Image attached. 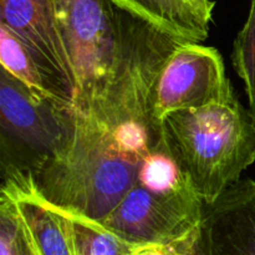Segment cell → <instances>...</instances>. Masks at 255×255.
Returning a JSON list of instances; mask_svg holds the SVG:
<instances>
[{
  "label": "cell",
  "mask_w": 255,
  "mask_h": 255,
  "mask_svg": "<svg viewBox=\"0 0 255 255\" xmlns=\"http://www.w3.org/2000/svg\"><path fill=\"white\" fill-rule=\"evenodd\" d=\"M1 69L37 99L74 107V96L42 66L34 52L4 24H0Z\"/></svg>",
  "instance_id": "10"
},
{
  "label": "cell",
  "mask_w": 255,
  "mask_h": 255,
  "mask_svg": "<svg viewBox=\"0 0 255 255\" xmlns=\"http://www.w3.org/2000/svg\"><path fill=\"white\" fill-rule=\"evenodd\" d=\"M119 9V44L109 80L72 107L66 144L32 173L37 196L66 213L100 222L136 183L166 134L152 115L154 82L178 40Z\"/></svg>",
  "instance_id": "1"
},
{
  "label": "cell",
  "mask_w": 255,
  "mask_h": 255,
  "mask_svg": "<svg viewBox=\"0 0 255 255\" xmlns=\"http://www.w3.org/2000/svg\"><path fill=\"white\" fill-rule=\"evenodd\" d=\"M197 249L201 255H255V179H241L206 206Z\"/></svg>",
  "instance_id": "8"
},
{
  "label": "cell",
  "mask_w": 255,
  "mask_h": 255,
  "mask_svg": "<svg viewBox=\"0 0 255 255\" xmlns=\"http://www.w3.org/2000/svg\"><path fill=\"white\" fill-rule=\"evenodd\" d=\"M198 237L173 244L133 246L131 255H194L197 252Z\"/></svg>",
  "instance_id": "15"
},
{
  "label": "cell",
  "mask_w": 255,
  "mask_h": 255,
  "mask_svg": "<svg viewBox=\"0 0 255 255\" xmlns=\"http://www.w3.org/2000/svg\"><path fill=\"white\" fill-rule=\"evenodd\" d=\"M56 9L76 79L77 104L109 80L119 44V9L111 0H56Z\"/></svg>",
  "instance_id": "5"
},
{
  "label": "cell",
  "mask_w": 255,
  "mask_h": 255,
  "mask_svg": "<svg viewBox=\"0 0 255 255\" xmlns=\"http://www.w3.org/2000/svg\"><path fill=\"white\" fill-rule=\"evenodd\" d=\"M1 194L12 201L37 255H79L72 221L37 196L20 172L2 174Z\"/></svg>",
  "instance_id": "9"
},
{
  "label": "cell",
  "mask_w": 255,
  "mask_h": 255,
  "mask_svg": "<svg viewBox=\"0 0 255 255\" xmlns=\"http://www.w3.org/2000/svg\"><path fill=\"white\" fill-rule=\"evenodd\" d=\"M194 255H201V254H199V253H198V249H197V252H196V254H194Z\"/></svg>",
  "instance_id": "17"
},
{
  "label": "cell",
  "mask_w": 255,
  "mask_h": 255,
  "mask_svg": "<svg viewBox=\"0 0 255 255\" xmlns=\"http://www.w3.org/2000/svg\"><path fill=\"white\" fill-rule=\"evenodd\" d=\"M0 255H37L22 229L11 199L0 197Z\"/></svg>",
  "instance_id": "14"
},
{
  "label": "cell",
  "mask_w": 255,
  "mask_h": 255,
  "mask_svg": "<svg viewBox=\"0 0 255 255\" xmlns=\"http://www.w3.org/2000/svg\"><path fill=\"white\" fill-rule=\"evenodd\" d=\"M64 213L74 224L79 255H131L133 246L122 241L116 234L104 228L101 224L84 217L66 212Z\"/></svg>",
  "instance_id": "12"
},
{
  "label": "cell",
  "mask_w": 255,
  "mask_h": 255,
  "mask_svg": "<svg viewBox=\"0 0 255 255\" xmlns=\"http://www.w3.org/2000/svg\"><path fill=\"white\" fill-rule=\"evenodd\" d=\"M204 208L193 184L171 192H151L133 184L96 223L131 246L173 244L199 236Z\"/></svg>",
  "instance_id": "4"
},
{
  "label": "cell",
  "mask_w": 255,
  "mask_h": 255,
  "mask_svg": "<svg viewBox=\"0 0 255 255\" xmlns=\"http://www.w3.org/2000/svg\"><path fill=\"white\" fill-rule=\"evenodd\" d=\"M124 11L148 22L163 34L184 42H202L209 29L182 0H111Z\"/></svg>",
  "instance_id": "11"
},
{
  "label": "cell",
  "mask_w": 255,
  "mask_h": 255,
  "mask_svg": "<svg viewBox=\"0 0 255 255\" xmlns=\"http://www.w3.org/2000/svg\"><path fill=\"white\" fill-rule=\"evenodd\" d=\"M0 126L2 173H32L65 147L72 129V109L37 99L1 69Z\"/></svg>",
  "instance_id": "3"
},
{
  "label": "cell",
  "mask_w": 255,
  "mask_h": 255,
  "mask_svg": "<svg viewBox=\"0 0 255 255\" xmlns=\"http://www.w3.org/2000/svg\"><path fill=\"white\" fill-rule=\"evenodd\" d=\"M232 62L244 84L249 111L255 122V0H251L248 17L234 40Z\"/></svg>",
  "instance_id": "13"
},
{
  "label": "cell",
  "mask_w": 255,
  "mask_h": 255,
  "mask_svg": "<svg viewBox=\"0 0 255 255\" xmlns=\"http://www.w3.org/2000/svg\"><path fill=\"white\" fill-rule=\"evenodd\" d=\"M182 1L191 9V11L196 15L201 24L209 29L212 14H213L214 5H216L214 0H182Z\"/></svg>",
  "instance_id": "16"
},
{
  "label": "cell",
  "mask_w": 255,
  "mask_h": 255,
  "mask_svg": "<svg viewBox=\"0 0 255 255\" xmlns=\"http://www.w3.org/2000/svg\"><path fill=\"white\" fill-rule=\"evenodd\" d=\"M236 97L221 52L201 42H179L154 82L152 115L158 124L176 112L198 110Z\"/></svg>",
  "instance_id": "6"
},
{
  "label": "cell",
  "mask_w": 255,
  "mask_h": 255,
  "mask_svg": "<svg viewBox=\"0 0 255 255\" xmlns=\"http://www.w3.org/2000/svg\"><path fill=\"white\" fill-rule=\"evenodd\" d=\"M0 24L29 46L75 100L76 79L59 24L56 0H0Z\"/></svg>",
  "instance_id": "7"
},
{
  "label": "cell",
  "mask_w": 255,
  "mask_h": 255,
  "mask_svg": "<svg viewBox=\"0 0 255 255\" xmlns=\"http://www.w3.org/2000/svg\"><path fill=\"white\" fill-rule=\"evenodd\" d=\"M164 126L206 206L241 181L255 162V122L237 97L176 112Z\"/></svg>",
  "instance_id": "2"
}]
</instances>
